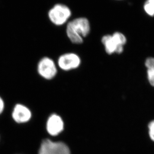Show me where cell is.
<instances>
[{
	"label": "cell",
	"instance_id": "11",
	"mask_svg": "<svg viewBox=\"0 0 154 154\" xmlns=\"http://www.w3.org/2000/svg\"><path fill=\"white\" fill-rule=\"evenodd\" d=\"M149 133L150 138L154 141V120L151 122L148 125Z\"/></svg>",
	"mask_w": 154,
	"mask_h": 154
},
{
	"label": "cell",
	"instance_id": "8",
	"mask_svg": "<svg viewBox=\"0 0 154 154\" xmlns=\"http://www.w3.org/2000/svg\"><path fill=\"white\" fill-rule=\"evenodd\" d=\"M12 117L17 123H24L31 119L32 113L26 106L19 104L14 107L12 113Z\"/></svg>",
	"mask_w": 154,
	"mask_h": 154
},
{
	"label": "cell",
	"instance_id": "5",
	"mask_svg": "<svg viewBox=\"0 0 154 154\" xmlns=\"http://www.w3.org/2000/svg\"><path fill=\"white\" fill-rule=\"evenodd\" d=\"M38 71L42 77L48 80L53 78L57 73L55 63L48 57H45L40 60L38 64Z\"/></svg>",
	"mask_w": 154,
	"mask_h": 154
},
{
	"label": "cell",
	"instance_id": "2",
	"mask_svg": "<svg viewBox=\"0 0 154 154\" xmlns=\"http://www.w3.org/2000/svg\"><path fill=\"white\" fill-rule=\"evenodd\" d=\"M101 42L107 54H121L123 52L124 46L126 44L127 38L121 32H115L112 35L103 36Z\"/></svg>",
	"mask_w": 154,
	"mask_h": 154
},
{
	"label": "cell",
	"instance_id": "3",
	"mask_svg": "<svg viewBox=\"0 0 154 154\" xmlns=\"http://www.w3.org/2000/svg\"><path fill=\"white\" fill-rule=\"evenodd\" d=\"M72 12L68 6L63 4L54 5L48 11V18L51 22L56 26H62L68 23L71 17Z\"/></svg>",
	"mask_w": 154,
	"mask_h": 154
},
{
	"label": "cell",
	"instance_id": "9",
	"mask_svg": "<svg viewBox=\"0 0 154 154\" xmlns=\"http://www.w3.org/2000/svg\"><path fill=\"white\" fill-rule=\"evenodd\" d=\"M146 67L147 68V74L149 82L152 86L154 87V58L150 57L145 62Z\"/></svg>",
	"mask_w": 154,
	"mask_h": 154
},
{
	"label": "cell",
	"instance_id": "7",
	"mask_svg": "<svg viewBox=\"0 0 154 154\" xmlns=\"http://www.w3.org/2000/svg\"><path fill=\"white\" fill-rule=\"evenodd\" d=\"M64 129V123L61 117L54 114L48 118L47 123V130L51 135H58Z\"/></svg>",
	"mask_w": 154,
	"mask_h": 154
},
{
	"label": "cell",
	"instance_id": "12",
	"mask_svg": "<svg viewBox=\"0 0 154 154\" xmlns=\"http://www.w3.org/2000/svg\"><path fill=\"white\" fill-rule=\"evenodd\" d=\"M4 109V102L3 101V99L0 97V114L3 112Z\"/></svg>",
	"mask_w": 154,
	"mask_h": 154
},
{
	"label": "cell",
	"instance_id": "1",
	"mask_svg": "<svg viewBox=\"0 0 154 154\" xmlns=\"http://www.w3.org/2000/svg\"><path fill=\"white\" fill-rule=\"evenodd\" d=\"M91 25L87 18L79 17L67 23L66 33L71 42L81 44L83 39L90 34Z\"/></svg>",
	"mask_w": 154,
	"mask_h": 154
},
{
	"label": "cell",
	"instance_id": "4",
	"mask_svg": "<svg viewBox=\"0 0 154 154\" xmlns=\"http://www.w3.org/2000/svg\"><path fill=\"white\" fill-rule=\"evenodd\" d=\"M38 154H70V152L64 143L54 142L45 139L41 144Z\"/></svg>",
	"mask_w": 154,
	"mask_h": 154
},
{
	"label": "cell",
	"instance_id": "13",
	"mask_svg": "<svg viewBox=\"0 0 154 154\" xmlns=\"http://www.w3.org/2000/svg\"><path fill=\"white\" fill-rule=\"evenodd\" d=\"M116 1H122V0H116Z\"/></svg>",
	"mask_w": 154,
	"mask_h": 154
},
{
	"label": "cell",
	"instance_id": "6",
	"mask_svg": "<svg viewBox=\"0 0 154 154\" xmlns=\"http://www.w3.org/2000/svg\"><path fill=\"white\" fill-rule=\"evenodd\" d=\"M80 63L81 60L79 56L71 53L63 54L60 56L58 60V66L65 71L77 68Z\"/></svg>",
	"mask_w": 154,
	"mask_h": 154
},
{
	"label": "cell",
	"instance_id": "10",
	"mask_svg": "<svg viewBox=\"0 0 154 154\" xmlns=\"http://www.w3.org/2000/svg\"><path fill=\"white\" fill-rule=\"evenodd\" d=\"M143 9L147 15L154 17V0H146L143 5Z\"/></svg>",
	"mask_w": 154,
	"mask_h": 154
}]
</instances>
